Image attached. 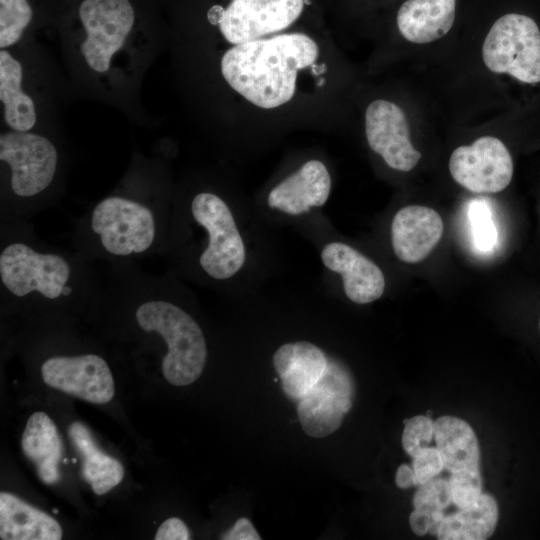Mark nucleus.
<instances>
[{
  "instance_id": "f257e3e1",
  "label": "nucleus",
  "mask_w": 540,
  "mask_h": 540,
  "mask_svg": "<svg viewBox=\"0 0 540 540\" xmlns=\"http://www.w3.org/2000/svg\"><path fill=\"white\" fill-rule=\"evenodd\" d=\"M319 49L303 33L279 34L234 45L221 59V73L252 104L271 109L294 95L297 72L314 64Z\"/></svg>"
},
{
  "instance_id": "f03ea898",
  "label": "nucleus",
  "mask_w": 540,
  "mask_h": 540,
  "mask_svg": "<svg viewBox=\"0 0 540 540\" xmlns=\"http://www.w3.org/2000/svg\"><path fill=\"white\" fill-rule=\"evenodd\" d=\"M135 317L144 331L156 332L167 344L162 361L164 378L175 386L195 382L207 359L205 337L197 322L180 307L163 300L144 302Z\"/></svg>"
},
{
  "instance_id": "7ed1b4c3",
  "label": "nucleus",
  "mask_w": 540,
  "mask_h": 540,
  "mask_svg": "<svg viewBox=\"0 0 540 540\" xmlns=\"http://www.w3.org/2000/svg\"><path fill=\"white\" fill-rule=\"evenodd\" d=\"M482 58L494 73H506L528 84L540 82V30L522 14L509 13L492 25L485 37Z\"/></svg>"
},
{
  "instance_id": "20e7f679",
  "label": "nucleus",
  "mask_w": 540,
  "mask_h": 540,
  "mask_svg": "<svg viewBox=\"0 0 540 540\" xmlns=\"http://www.w3.org/2000/svg\"><path fill=\"white\" fill-rule=\"evenodd\" d=\"M191 212L208 232V245L199 258L202 269L214 279L232 277L244 264L245 246L229 207L217 195L202 192L193 198Z\"/></svg>"
},
{
  "instance_id": "39448f33",
  "label": "nucleus",
  "mask_w": 540,
  "mask_h": 540,
  "mask_svg": "<svg viewBox=\"0 0 540 540\" xmlns=\"http://www.w3.org/2000/svg\"><path fill=\"white\" fill-rule=\"evenodd\" d=\"M71 268L62 256L39 253L23 243H12L0 254V277L15 296L38 292L48 299L71 293Z\"/></svg>"
},
{
  "instance_id": "423d86ee",
  "label": "nucleus",
  "mask_w": 540,
  "mask_h": 540,
  "mask_svg": "<svg viewBox=\"0 0 540 540\" xmlns=\"http://www.w3.org/2000/svg\"><path fill=\"white\" fill-rule=\"evenodd\" d=\"M91 228L110 254L145 252L155 238V219L145 205L122 197L100 201L92 212Z\"/></svg>"
},
{
  "instance_id": "0eeeda50",
  "label": "nucleus",
  "mask_w": 540,
  "mask_h": 540,
  "mask_svg": "<svg viewBox=\"0 0 540 540\" xmlns=\"http://www.w3.org/2000/svg\"><path fill=\"white\" fill-rule=\"evenodd\" d=\"M79 16L86 32L81 53L92 70L104 73L132 30L134 9L129 0H84Z\"/></svg>"
},
{
  "instance_id": "6e6552de",
  "label": "nucleus",
  "mask_w": 540,
  "mask_h": 540,
  "mask_svg": "<svg viewBox=\"0 0 540 540\" xmlns=\"http://www.w3.org/2000/svg\"><path fill=\"white\" fill-rule=\"evenodd\" d=\"M354 394L350 371L329 357L322 377L298 400L297 414L304 432L314 438L335 432L351 409Z\"/></svg>"
},
{
  "instance_id": "1a4fd4ad",
  "label": "nucleus",
  "mask_w": 540,
  "mask_h": 540,
  "mask_svg": "<svg viewBox=\"0 0 540 540\" xmlns=\"http://www.w3.org/2000/svg\"><path fill=\"white\" fill-rule=\"evenodd\" d=\"M0 159L11 169L13 192L30 197L45 190L52 182L58 154L46 137L13 131L0 136Z\"/></svg>"
},
{
  "instance_id": "9d476101",
  "label": "nucleus",
  "mask_w": 540,
  "mask_h": 540,
  "mask_svg": "<svg viewBox=\"0 0 540 540\" xmlns=\"http://www.w3.org/2000/svg\"><path fill=\"white\" fill-rule=\"evenodd\" d=\"M449 171L459 185L473 193H497L510 184L513 161L501 140L483 136L452 152Z\"/></svg>"
},
{
  "instance_id": "9b49d317",
  "label": "nucleus",
  "mask_w": 540,
  "mask_h": 540,
  "mask_svg": "<svg viewBox=\"0 0 540 540\" xmlns=\"http://www.w3.org/2000/svg\"><path fill=\"white\" fill-rule=\"evenodd\" d=\"M303 6L304 0H232L217 22L223 37L237 45L286 29Z\"/></svg>"
},
{
  "instance_id": "f8f14e48",
  "label": "nucleus",
  "mask_w": 540,
  "mask_h": 540,
  "mask_svg": "<svg viewBox=\"0 0 540 540\" xmlns=\"http://www.w3.org/2000/svg\"><path fill=\"white\" fill-rule=\"evenodd\" d=\"M43 381L50 387L95 404L114 396V380L106 361L95 354L56 356L42 367Z\"/></svg>"
},
{
  "instance_id": "ddd939ff",
  "label": "nucleus",
  "mask_w": 540,
  "mask_h": 540,
  "mask_svg": "<svg viewBox=\"0 0 540 540\" xmlns=\"http://www.w3.org/2000/svg\"><path fill=\"white\" fill-rule=\"evenodd\" d=\"M365 133L370 148L392 169L408 172L421 159L410 140L403 110L393 102L375 100L365 113Z\"/></svg>"
},
{
  "instance_id": "4468645a",
  "label": "nucleus",
  "mask_w": 540,
  "mask_h": 540,
  "mask_svg": "<svg viewBox=\"0 0 540 540\" xmlns=\"http://www.w3.org/2000/svg\"><path fill=\"white\" fill-rule=\"evenodd\" d=\"M443 231V220L436 210L421 205L403 207L391 224L394 253L403 262L418 263L431 253Z\"/></svg>"
},
{
  "instance_id": "2eb2a0df",
  "label": "nucleus",
  "mask_w": 540,
  "mask_h": 540,
  "mask_svg": "<svg viewBox=\"0 0 540 540\" xmlns=\"http://www.w3.org/2000/svg\"><path fill=\"white\" fill-rule=\"evenodd\" d=\"M323 264L342 276L346 296L358 304H367L380 298L385 289L381 269L353 247L332 242L321 252Z\"/></svg>"
},
{
  "instance_id": "dca6fc26",
  "label": "nucleus",
  "mask_w": 540,
  "mask_h": 540,
  "mask_svg": "<svg viewBox=\"0 0 540 540\" xmlns=\"http://www.w3.org/2000/svg\"><path fill=\"white\" fill-rule=\"evenodd\" d=\"M331 190V177L319 160L304 163L268 195V204L289 215H300L324 205Z\"/></svg>"
},
{
  "instance_id": "f3484780",
  "label": "nucleus",
  "mask_w": 540,
  "mask_h": 540,
  "mask_svg": "<svg viewBox=\"0 0 540 540\" xmlns=\"http://www.w3.org/2000/svg\"><path fill=\"white\" fill-rule=\"evenodd\" d=\"M329 357L318 346L298 341L280 346L273 355V365L285 395L298 401L322 377Z\"/></svg>"
},
{
  "instance_id": "a211bd4d",
  "label": "nucleus",
  "mask_w": 540,
  "mask_h": 540,
  "mask_svg": "<svg viewBox=\"0 0 540 540\" xmlns=\"http://www.w3.org/2000/svg\"><path fill=\"white\" fill-rule=\"evenodd\" d=\"M455 9L456 0H407L398 10L397 26L406 40L430 43L449 32Z\"/></svg>"
},
{
  "instance_id": "6ab92c4d",
  "label": "nucleus",
  "mask_w": 540,
  "mask_h": 540,
  "mask_svg": "<svg viewBox=\"0 0 540 540\" xmlns=\"http://www.w3.org/2000/svg\"><path fill=\"white\" fill-rule=\"evenodd\" d=\"M62 528L46 512L8 492L0 493L1 540H59Z\"/></svg>"
},
{
  "instance_id": "aec40b11",
  "label": "nucleus",
  "mask_w": 540,
  "mask_h": 540,
  "mask_svg": "<svg viewBox=\"0 0 540 540\" xmlns=\"http://www.w3.org/2000/svg\"><path fill=\"white\" fill-rule=\"evenodd\" d=\"M22 451L35 465L40 480L56 484L60 479L62 441L57 427L44 412H35L27 420L22 439Z\"/></svg>"
},
{
  "instance_id": "412c9836",
  "label": "nucleus",
  "mask_w": 540,
  "mask_h": 540,
  "mask_svg": "<svg viewBox=\"0 0 540 540\" xmlns=\"http://www.w3.org/2000/svg\"><path fill=\"white\" fill-rule=\"evenodd\" d=\"M434 440L444 468L450 473L477 471L480 449L476 434L464 420L455 416H441L433 421Z\"/></svg>"
},
{
  "instance_id": "4be33fe9",
  "label": "nucleus",
  "mask_w": 540,
  "mask_h": 540,
  "mask_svg": "<svg viewBox=\"0 0 540 540\" xmlns=\"http://www.w3.org/2000/svg\"><path fill=\"white\" fill-rule=\"evenodd\" d=\"M68 435L82 457V476L95 494L103 495L122 481L124 477L122 464L98 447L85 424L73 422L68 428Z\"/></svg>"
},
{
  "instance_id": "5701e85b",
  "label": "nucleus",
  "mask_w": 540,
  "mask_h": 540,
  "mask_svg": "<svg viewBox=\"0 0 540 540\" xmlns=\"http://www.w3.org/2000/svg\"><path fill=\"white\" fill-rule=\"evenodd\" d=\"M22 66L8 51L0 52V100L4 118L13 131L28 132L36 123L32 98L23 92Z\"/></svg>"
},
{
  "instance_id": "b1692460",
  "label": "nucleus",
  "mask_w": 540,
  "mask_h": 540,
  "mask_svg": "<svg viewBox=\"0 0 540 540\" xmlns=\"http://www.w3.org/2000/svg\"><path fill=\"white\" fill-rule=\"evenodd\" d=\"M498 515L495 498L482 493L475 507L445 516L436 536L440 540L488 539L495 531Z\"/></svg>"
},
{
  "instance_id": "393cba45",
  "label": "nucleus",
  "mask_w": 540,
  "mask_h": 540,
  "mask_svg": "<svg viewBox=\"0 0 540 540\" xmlns=\"http://www.w3.org/2000/svg\"><path fill=\"white\" fill-rule=\"evenodd\" d=\"M32 19L27 0H0V47L14 45Z\"/></svg>"
},
{
  "instance_id": "a878e982",
  "label": "nucleus",
  "mask_w": 540,
  "mask_h": 540,
  "mask_svg": "<svg viewBox=\"0 0 540 540\" xmlns=\"http://www.w3.org/2000/svg\"><path fill=\"white\" fill-rule=\"evenodd\" d=\"M452 503L458 509L475 507L482 494L480 470L451 473L448 479Z\"/></svg>"
},
{
  "instance_id": "bb28decb",
  "label": "nucleus",
  "mask_w": 540,
  "mask_h": 540,
  "mask_svg": "<svg viewBox=\"0 0 540 540\" xmlns=\"http://www.w3.org/2000/svg\"><path fill=\"white\" fill-rule=\"evenodd\" d=\"M452 503L449 481L444 478H433L424 484L414 494V508H425L429 511L443 512Z\"/></svg>"
},
{
  "instance_id": "cd10ccee",
  "label": "nucleus",
  "mask_w": 540,
  "mask_h": 540,
  "mask_svg": "<svg viewBox=\"0 0 540 540\" xmlns=\"http://www.w3.org/2000/svg\"><path fill=\"white\" fill-rule=\"evenodd\" d=\"M434 433L433 421L429 416L416 415L404 420L402 446L407 454L414 457L428 447Z\"/></svg>"
},
{
  "instance_id": "c85d7f7f",
  "label": "nucleus",
  "mask_w": 540,
  "mask_h": 540,
  "mask_svg": "<svg viewBox=\"0 0 540 540\" xmlns=\"http://www.w3.org/2000/svg\"><path fill=\"white\" fill-rule=\"evenodd\" d=\"M470 223H472V235L477 247L483 251L493 248L496 243V229L492 221L490 211L481 203L470 207Z\"/></svg>"
},
{
  "instance_id": "c756f323",
  "label": "nucleus",
  "mask_w": 540,
  "mask_h": 540,
  "mask_svg": "<svg viewBox=\"0 0 540 540\" xmlns=\"http://www.w3.org/2000/svg\"><path fill=\"white\" fill-rule=\"evenodd\" d=\"M412 458V467L419 485L437 477L445 469L437 447L423 448Z\"/></svg>"
},
{
  "instance_id": "7c9ffc66",
  "label": "nucleus",
  "mask_w": 540,
  "mask_h": 540,
  "mask_svg": "<svg viewBox=\"0 0 540 540\" xmlns=\"http://www.w3.org/2000/svg\"><path fill=\"white\" fill-rule=\"evenodd\" d=\"M444 512L433 513L425 508H414L409 516V524L412 531L418 536L427 533L437 535L440 525L444 519Z\"/></svg>"
},
{
  "instance_id": "2f4dec72",
  "label": "nucleus",
  "mask_w": 540,
  "mask_h": 540,
  "mask_svg": "<svg viewBox=\"0 0 540 540\" xmlns=\"http://www.w3.org/2000/svg\"><path fill=\"white\" fill-rule=\"evenodd\" d=\"M154 538L155 540H188L190 533L181 519L173 517L159 526Z\"/></svg>"
},
{
  "instance_id": "473e14b6",
  "label": "nucleus",
  "mask_w": 540,
  "mask_h": 540,
  "mask_svg": "<svg viewBox=\"0 0 540 540\" xmlns=\"http://www.w3.org/2000/svg\"><path fill=\"white\" fill-rule=\"evenodd\" d=\"M224 540H260L261 537L247 518L238 519L234 526L226 531L222 537Z\"/></svg>"
},
{
  "instance_id": "72a5a7b5",
  "label": "nucleus",
  "mask_w": 540,
  "mask_h": 540,
  "mask_svg": "<svg viewBox=\"0 0 540 540\" xmlns=\"http://www.w3.org/2000/svg\"><path fill=\"white\" fill-rule=\"evenodd\" d=\"M395 482L396 485L401 489H407L419 485L413 467L406 464H402L398 467Z\"/></svg>"
},
{
  "instance_id": "f704fd0d",
  "label": "nucleus",
  "mask_w": 540,
  "mask_h": 540,
  "mask_svg": "<svg viewBox=\"0 0 540 540\" xmlns=\"http://www.w3.org/2000/svg\"><path fill=\"white\" fill-rule=\"evenodd\" d=\"M324 65H320V66H314V68L312 69L313 73L315 75H318L320 72L324 71Z\"/></svg>"
}]
</instances>
